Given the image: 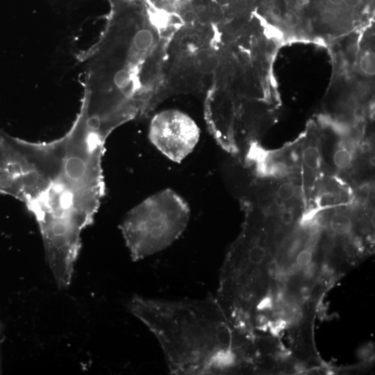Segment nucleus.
Listing matches in <instances>:
<instances>
[{
    "label": "nucleus",
    "instance_id": "6",
    "mask_svg": "<svg viewBox=\"0 0 375 375\" xmlns=\"http://www.w3.org/2000/svg\"><path fill=\"white\" fill-rule=\"evenodd\" d=\"M330 229L338 236H347L353 229V223L349 216L341 212L333 213L329 221Z\"/></svg>",
    "mask_w": 375,
    "mask_h": 375
},
{
    "label": "nucleus",
    "instance_id": "9",
    "mask_svg": "<svg viewBox=\"0 0 375 375\" xmlns=\"http://www.w3.org/2000/svg\"><path fill=\"white\" fill-rule=\"evenodd\" d=\"M282 316L286 321L295 323L301 318V308L294 303H288L283 307Z\"/></svg>",
    "mask_w": 375,
    "mask_h": 375
},
{
    "label": "nucleus",
    "instance_id": "4",
    "mask_svg": "<svg viewBox=\"0 0 375 375\" xmlns=\"http://www.w3.org/2000/svg\"><path fill=\"white\" fill-rule=\"evenodd\" d=\"M191 218L186 201L171 189L158 192L126 214L121 226L133 261H139L173 245Z\"/></svg>",
    "mask_w": 375,
    "mask_h": 375
},
{
    "label": "nucleus",
    "instance_id": "13",
    "mask_svg": "<svg viewBox=\"0 0 375 375\" xmlns=\"http://www.w3.org/2000/svg\"><path fill=\"white\" fill-rule=\"evenodd\" d=\"M281 223L286 226H289L294 221V214L291 210L287 209L283 211L280 215Z\"/></svg>",
    "mask_w": 375,
    "mask_h": 375
},
{
    "label": "nucleus",
    "instance_id": "2",
    "mask_svg": "<svg viewBox=\"0 0 375 375\" xmlns=\"http://www.w3.org/2000/svg\"><path fill=\"white\" fill-rule=\"evenodd\" d=\"M110 133L79 113L64 141L57 178L28 209L41 231L47 259L59 266L74 263L81 233L93 223L105 194L102 158Z\"/></svg>",
    "mask_w": 375,
    "mask_h": 375
},
{
    "label": "nucleus",
    "instance_id": "1",
    "mask_svg": "<svg viewBox=\"0 0 375 375\" xmlns=\"http://www.w3.org/2000/svg\"><path fill=\"white\" fill-rule=\"evenodd\" d=\"M128 307L156 337L172 375L252 368V343L231 324L216 297L174 301L135 296Z\"/></svg>",
    "mask_w": 375,
    "mask_h": 375
},
{
    "label": "nucleus",
    "instance_id": "7",
    "mask_svg": "<svg viewBox=\"0 0 375 375\" xmlns=\"http://www.w3.org/2000/svg\"><path fill=\"white\" fill-rule=\"evenodd\" d=\"M302 160L305 166L309 170L316 171L321 168L322 157L321 151L318 147L308 146L302 152Z\"/></svg>",
    "mask_w": 375,
    "mask_h": 375
},
{
    "label": "nucleus",
    "instance_id": "3",
    "mask_svg": "<svg viewBox=\"0 0 375 375\" xmlns=\"http://www.w3.org/2000/svg\"><path fill=\"white\" fill-rule=\"evenodd\" d=\"M62 156L59 139L33 143L0 129V193L29 207L57 177Z\"/></svg>",
    "mask_w": 375,
    "mask_h": 375
},
{
    "label": "nucleus",
    "instance_id": "16",
    "mask_svg": "<svg viewBox=\"0 0 375 375\" xmlns=\"http://www.w3.org/2000/svg\"><path fill=\"white\" fill-rule=\"evenodd\" d=\"M362 0H343V2L349 8H356L361 4Z\"/></svg>",
    "mask_w": 375,
    "mask_h": 375
},
{
    "label": "nucleus",
    "instance_id": "17",
    "mask_svg": "<svg viewBox=\"0 0 375 375\" xmlns=\"http://www.w3.org/2000/svg\"><path fill=\"white\" fill-rule=\"evenodd\" d=\"M330 4L333 6H338L343 2V0H328Z\"/></svg>",
    "mask_w": 375,
    "mask_h": 375
},
{
    "label": "nucleus",
    "instance_id": "15",
    "mask_svg": "<svg viewBox=\"0 0 375 375\" xmlns=\"http://www.w3.org/2000/svg\"><path fill=\"white\" fill-rule=\"evenodd\" d=\"M279 272V267H278V263L276 261H272V262L268 265V273L271 276H275L278 274Z\"/></svg>",
    "mask_w": 375,
    "mask_h": 375
},
{
    "label": "nucleus",
    "instance_id": "10",
    "mask_svg": "<svg viewBox=\"0 0 375 375\" xmlns=\"http://www.w3.org/2000/svg\"><path fill=\"white\" fill-rule=\"evenodd\" d=\"M361 71L368 75H374L375 72V56L373 53H366L360 62Z\"/></svg>",
    "mask_w": 375,
    "mask_h": 375
},
{
    "label": "nucleus",
    "instance_id": "14",
    "mask_svg": "<svg viewBox=\"0 0 375 375\" xmlns=\"http://www.w3.org/2000/svg\"><path fill=\"white\" fill-rule=\"evenodd\" d=\"M284 23L288 27L293 28L299 24V18L293 13H289L284 18Z\"/></svg>",
    "mask_w": 375,
    "mask_h": 375
},
{
    "label": "nucleus",
    "instance_id": "18",
    "mask_svg": "<svg viewBox=\"0 0 375 375\" xmlns=\"http://www.w3.org/2000/svg\"><path fill=\"white\" fill-rule=\"evenodd\" d=\"M294 1L295 0H284V1L286 3V4H291V3Z\"/></svg>",
    "mask_w": 375,
    "mask_h": 375
},
{
    "label": "nucleus",
    "instance_id": "5",
    "mask_svg": "<svg viewBox=\"0 0 375 375\" xmlns=\"http://www.w3.org/2000/svg\"><path fill=\"white\" fill-rule=\"evenodd\" d=\"M200 136L196 122L178 110L157 113L150 125L151 143L167 158L176 163L181 162L193 152Z\"/></svg>",
    "mask_w": 375,
    "mask_h": 375
},
{
    "label": "nucleus",
    "instance_id": "12",
    "mask_svg": "<svg viewBox=\"0 0 375 375\" xmlns=\"http://www.w3.org/2000/svg\"><path fill=\"white\" fill-rule=\"evenodd\" d=\"M313 260V252L311 248L300 251L296 257V266L300 268H306L311 265Z\"/></svg>",
    "mask_w": 375,
    "mask_h": 375
},
{
    "label": "nucleus",
    "instance_id": "8",
    "mask_svg": "<svg viewBox=\"0 0 375 375\" xmlns=\"http://www.w3.org/2000/svg\"><path fill=\"white\" fill-rule=\"evenodd\" d=\"M353 155L351 150L346 147H342L335 151L333 161L335 166L339 170L349 168L352 162Z\"/></svg>",
    "mask_w": 375,
    "mask_h": 375
},
{
    "label": "nucleus",
    "instance_id": "11",
    "mask_svg": "<svg viewBox=\"0 0 375 375\" xmlns=\"http://www.w3.org/2000/svg\"><path fill=\"white\" fill-rule=\"evenodd\" d=\"M296 195V188L293 183L286 182L281 183L277 190V196L282 201H288Z\"/></svg>",
    "mask_w": 375,
    "mask_h": 375
}]
</instances>
